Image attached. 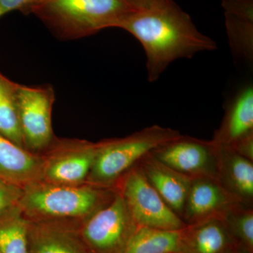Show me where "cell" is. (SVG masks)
<instances>
[{
	"instance_id": "obj_7",
	"label": "cell",
	"mask_w": 253,
	"mask_h": 253,
	"mask_svg": "<svg viewBox=\"0 0 253 253\" xmlns=\"http://www.w3.org/2000/svg\"><path fill=\"white\" fill-rule=\"evenodd\" d=\"M18 116L26 149L41 154L54 142L51 112L54 92L51 86L16 84Z\"/></svg>"
},
{
	"instance_id": "obj_4",
	"label": "cell",
	"mask_w": 253,
	"mask_h": 253,
	"mask_svg": "<svg viewBox=\"0 0 253 253\" xmlns=\"http://www.w3.org/2000/svg\"><path fill=\"white\" fill-rule=\"evenodd\" d=\"M180 135L176 129L154 125L126 137L99 141L86 184L116 188L123 176L145 156Z\"/></svg>"
},
{
	"instance_id": "obj_3",
	"label": "cell",
	"mask_w": 253,
	"mask_h": 253,
	"mask_svg": "<svg viewBox=\"0 0 253 253\" xmlns=\"http://www.w3.org/2000/svg\"><path fill=\"white\" fill-rule=\"evenodd\" d=\"M129 0H42L26 9L62 39H78L109 28L136 10Z\"/></svg>"
},
{
	"instance_id": "obj_16",
	"label": "cell",
	"mask_w": 253,
	"mask_h": 253,
	"mask_svg": "<svg viewBox=\"0 0 253 253\" xmlns=\"http://www.w3.org/2000/svg\"><path fill=\"white\" fill-rule=\"evenodd\" d=\"M251 133H253V87L249 85L240 90L228 105L220 126L211 141L218 146H229Z\"/></svg>"
},
{
	"instance_id": "obj_18",
	"label": "cell",
	"mask_w": 253,
	"mask_h": 253,
	"mask_svg": "<svg viewBox=\"0 0 253 253\" xmlns=\"http://www.w3.org/2000/svg\"><path fill=\"white\" fill-rule=\"evenodd\" d=\"M181 230L139 226L125 253H179Z\"/></svg>"
},
{
	"instance_id": "obj_21",
	"label": "cell",
	"mask_w": 253,
	"mask_h": 253,
	"mask_svg": "<svg viewBox=\"0 0 253 253\" xmlns=\"http://www.w3.org/2000/svg\"><path fill=\"white\" fill-rule=\"evenodd\" d=\"M221 220L236 246L253 253V206L236 205Z\"/></svg>"
},
{
	"instance_id": "obj_26",
	"label": "cell",
	"mask_w": 253,
	"mask_h": 253,
	"mask_svg": "<svg viewBox=\"0 0 253 253\" xmlns=\"http://www.w3.org/2000/svg\"><path fill=\"white\" fill-rule=\"evenodd\" d=\"M228 253H250L248 251H245V250L241 249V248L236 247L234 248L231 251H229Z\"/></svg>"
},
{
	"instance_id": "obj_12",
	"label": "cell",
	"mask_w": 253,
	"mask_h": 253,
	"mask_svg": "<svg viewBox=\"0 0 253 253\" xmlns=\"http://www.w3.org/2000/svg\"><path fill=\"white\" fill-rule=\"evenodd\" d=\"M216 146V179L238 202L253 206V161L228 146Z\"/></svg>"
},
{
	"instance_id": "obj_14",
	"label": "cell",
	"mask_w": 253,
	"mask_h": 253,
	"mask_svg": "<svg viewBox=\"0 0 253 253\" xmlns=\"http://www.w3.org/2000/svg\"><path fill=\"white\" fill-rule=\"evenodd\" d=\"M138 165L158 194L181 218L193 178L168 167L151 153Z\"/></svg>"
},
{
	"instance_id": "obj_24",
	"label": "cell",
	"mask_w": 253,
	"mask_h": 253,
	"mask_svg": "<svg viewBox=\"0 0 253 253\" xmlns=\"http://www.w3.org/2000/svg\"><path fill=\"white\" fill-rule=\"evenodd\" d=\"M42 0H0V17L16 9H28Z\"/></svg>"
},
{
	"instance_id": "obj_11",
	"label": "cell",
	"mask_w": 253,
	"mask_h": 253,
	"mask_svg": "<svg viewBox=\"0 0 253 253\" xmlns=\"http://www.w3.org/2000/svg\"><path fill=\"white\" fill-rule=\"evenodd\" d=\"M28 221V253H89L80 234V224L61 221Z\"/></svg>"
},
{
	"instance_id": "obj_23",
	"label": "cell",
	"mask_w": 253,
	"mask_h": 253,
	"mask_svg": "<svg viewBox=\"0 0 253 253\" xmlns=\"http://www.w3.org/2000/svg\"><path fill=\"white\" fill-rule=\"evenodd\" d=\"M226 146L235 151L236 154L253 162V133L238 139L229 146Z\"/></svg>"
},
{
	"instance_id": "obj_15",
	"label": "cell",
	"mask_w": 253,
	"mask_h": 253,
	"mask_svg": "<svg viewBox=\"0 0 253 253\" xmlns=\"http://www.w3.org/2000/svg\"><path fill=\"white\" fill-rule=\"evenodd\" d=\"M226 33L235 56L253 61V0H223Z\"/></svg>"
},
{
	"instance_id": "obj_8",
	"label": "cell",
	"mask_w": 253,
	"mask_h": 253,
	"mask_svg": "<svg viewBox=\"0 0 253 253\" xmlns=\"http://www.w3.org/2000/svg\"><path fill=\"white\" fill-rule=\"evenodd\" d=\"M99 147V142L54 141L48 152L42 155V181L57 185L86 184Z\"/></svg>"
},
{
	"instance_id": "obj_19",
	"label": "cell",
	"mask_w": 253,
	"mask_h": 253,
	"mask_svg": "<svg viewBox=\"0 0 253 253\" xmlns=\"http://www.w3.org/2000/svg\"><path fill=\"white\" fill-rule=\"evenodd\" d=\"M16 84L0 75V134L26 149L18 116Z\"/></svg>"
},
{
	"instance_id": "obj_6",
	"label": "cell",
	"mask_w": 253,
	"mask_h": 253,
	"mask_svg": "<svg viewBox=\"0 0 253 253\" xmlns=\"http://www.w3.org/2000/svg\"><path fill=\"white\" fill-rule=\"evenodd\" d=\"M116 189L138 226L179 230L187 226L158 194L139 165L123 176Z\"/></svg>"
},
{
	"instance_id": "obj_10",
	"label": "cell",
	"mask_w": 253,
	"mask_h": 253,
	"mask_svg": "<svg viewBox=\"0 0 253 253\" xmlns=\"http://www.w3.org/2000/svg\"><path fill=\"white\" fill-rule=\"evenodd\" d=\"M239 204L216 178H193L181 218L186 225L221 219Z\"/></svg>"
},
{
	"instance_id": "obj_5",
	"label": "cell",
	"mask_w": 253,
	"mask_h": 253,
	"mask_svg": "<svg viewBox=\"0 0 253 253\" xmlns=\"http://www.w3.org/2000/svg\"><path fill=\"white\" fill-rule=\"evenodd\" d=\"M137 224L122 196L111 201L79 225V233L89 253H125Z\"/></svg>"
},
{
	"instance_id": "obj_9",
	"label": "cell",
	"mask_w": 253,
	"mask_h": 253,
	"mask_svg": "<svg viewBox=\"0 0 253 253\" xmlns=\"http://www.w3.org/2000/svg\"><path fill=\"white\" fill-rule=\"evenodd\" d=\"M151 154L168 167L189 177L216 178L217 146L211 140L181 134Z\"/></svg>"
},
{
	"instance_id": "obj_1",
	"label": "cell",
	"mask_w": 253,
	"mask_h": 253,
	"mask_svg": "<svg viewBox=\"0 0 253 253\" xmlns=\"http://www.w3.org/2000/svg\"><path fill=\"white\" fill-rule=\"evenodd\" d=\"M117 28L128 32L142 46L150 83L159 79L176 60L190 59L217 47L215 42L201 33L189 15L173 0H157L134 10Z\"/></svg>"
},
{
	"instance_id": "obj_13",
	"label": "cell",
	"mask_w": 253,
	"mask_h": 253,
	"mask_svg": "<svg viewBox=\"0 0 253 253\" xmlns=\"http://www.w3.org/2000/svg\"><path fill=\"white\" fill-rule=\"evenodd\" d=\"M44 159L0 134V180L24 188L42 181Z\"/></svg>"
},
{
	"instance_id": "obj_20",
	"label": "cell",
	"mask_w": 253,
	"mask_h": 253,
	"mask_svg": "<svg viewBox=\"0 0 253 253\" xmlns=\"http://www.w3.org/2000/svg\"><path fill=\"white\" fill-rule=\"evenodd\" d=\"M28 222L20 208L0 219V253H29Z\"/></svg>"
},
{
	"instance_id": "obj_22",
	"label": "cell",
	"mask_w": 253,
	"mask_h": 253,
	"mask_svg": "<svg viewBox=\"0 0 253 253\" xmlns=\"http://www.w3.org/2000/svg\"><path fill=\"white\" fill-rule=\"evenodd\" d=\"M23 188L0 180V219L19 208Z\"/></svg>"
},
{
	"instance_id": "obj_17",
	"label": "cell",
	"mask_w": 253,
	"mask_h": 253,
	"mask_svg": "<svg viewBox=\"0 0 253 253\" xmlns=\"http://www.w3.org/2000/svg\"><path fill=\"white\" fill-rule=\"evenodd\" d=\"M235 247L221 219L187 225L181 230L179 253H228Z\"/></svg>"
},
{
	"instance_id": "obj_2",
	"label": "cell",
	"mask_w": 253,
	"mask_h": 253,
	"mask_svg": "<svg viewBox=\"0 0 253 253\" xmlns=\"http://www.w3.org/2000/svg\"><path fill=\"white\" fill-rule=\"evenodd\" d=\"M116 192V188L57 185L39 181L23 188L19 208L28 221L81 224L109 204Z\"/></svg>"
},
{
	"instance_id": "obj_25",
	"label": "cell",
	"mask_w": 253,
	"mask_h": 253,
	"mask_svg": "<svg viewBox=\"0 0 253 253\" xmlns=\"http://www.w3.org/2000/svg\"><path fill=\"white\" fill-rule=\"evenodd\" d=\"M157 0H129V2L135 9L146 7L149 6Z\"/></svg>"
}]
</instances>
